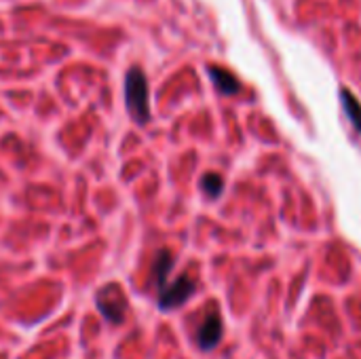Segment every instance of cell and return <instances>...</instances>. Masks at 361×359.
Wrapping results in <instances>:
<instances>
[{
    "instance_id": "4",
    "label": "cell",
    "mask_w": 361,
    "mask_h": 359,
    "mask_svg": "<svg viewBox=\"0 0 361 359\" xmlns=\"http://www.w3.org/2000/svg\"><path fill=\"white\" fill-rule=\"evenodd\" d=\"M222 332H224V325H222V317L216 309H211L203 323L197 329V343L203 351H211L220 345L222 340Z\"/></svg>"
},
{
    "instance_id": "2",
    "label": "cell",
    "mask_w": 361,
    "mask_h": 359,
    "mask_svg": "<svg viewBox=\"0 0 361 359\" xmlns=\"http://www.w3.org/2000/svg\"><path fill=\"white\" fill-rule=\"evenodd\" d=\"M194 290H197V283H194V279L188 277V275H182V277H178L172 286H167L163 292H159L156 305H159L161 311L178 309V307L184 305L186 300L192 298Z\"/></svg>"
},
{
    "instance_id": "6",
    "label": "cell",
    "mask_w": 361,
    "mask_h": 359,
    "mask_svg": "<svg viewBox=\"0 0 361 359\" xmlns=\"http://www.w3.org/2000/svg\"><path fill=\"white\" fill-rule=\"evenodd\" d=\"M207 74L213 82V87L222 95H237L241 91V82L231 70L220 68V66H207Z\"/></svg>"
},
{
    "instance_id": "7",
    "label": "cell",
    "mask_w": 361,
    "mask_h": 359,
    "mask_svg": "<svg viewBox=\"0 0 361 359\" xmlns=\"http://www.w3.org/2000/svg\"><path fill=\"white\" fill-rule=\"evenodd\" d=\"M340 102H342V108H345L347 117L351 119L353 127L361 133V104H359V100L349 89H340Z\"/></svg>"
},
{
    "instance_id": "5",
    "label": "cell",
    "mask_w": 361,
    "mask_h": 359,
    "mask_svg": "<svg viewBox=\"0 0 361 359\" xmlns=\"http://www.w3.org/2000/svg\"><path fill=\"white\" fill-rule=\"evenodd\" d=\"M176 264V258L170 250H159L154 254V262H152V283L159 292H163L167 288V279H170V273Z\"/></svg>"
},
{
    "instance_id": "3",
    "label": "cell",
    "mask_w": 361,
    "mask_h": 359,
    "mask_svg": "<svg viewBox=\"0 0 361 359\" xmlns=\"http://www.w3.org/2000/svg\"><path fill=\"white\" fill-rule=\"evenodd\" d=\"M95 305L100 309V313L113 323H123L125 319V311H127V302H125V296L121 292V288H117L115 292V298H110V292H108V286L95 296Z\"/></svg>"
},
{
    "instance_id": "1",
    "label": "cell",
    "mask_w": 361,
    "mask_h": 359,
    "mask_svg": "<svg viewBox=\"0 0 361 359\" xmlns=\"http://www.w3.org/2000/svg\"><path fill=\"white\" fill-rule=\"evenodd\" d=\"M125 102L131 119L137 125H146L150 119V104H148V80L142 68L133 66L125 78Z\"/></svg>"
},
{
    "instance_id": "8",
    "label": "cell",
    "mask_w": 361,
    "mask_h": 359,
    "mask_svg": "<svg viewBox=\"0 0 361 359\" xmlns=\"http://www.w3.org/2000/svg\"><path fill=\"white\" fill-rule=\"evenodd\" d=\"M201 188L209 199H218L224 192V180L218 174H205L201 178Z\"/></svg>"
}]
</instances>
